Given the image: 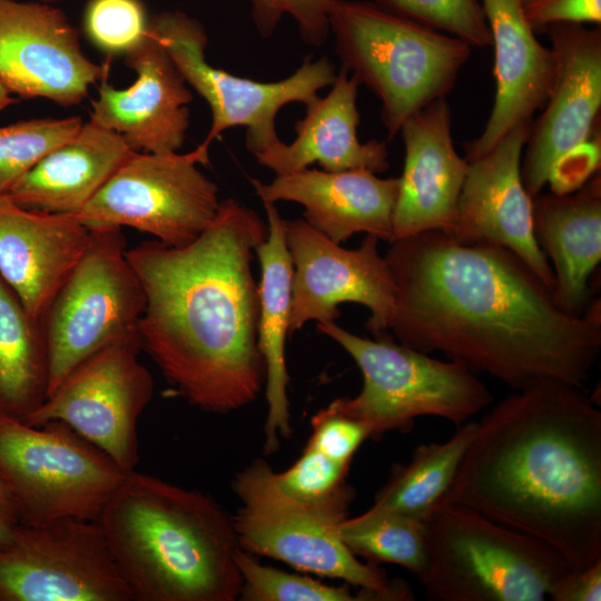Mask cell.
<instances>
[{
    "label": "cell",
    "instance_id": "11",
    "mask_svg": "<svg viewBox=\"0 0 601 601\" xmlns=\"http://www.w3.org/2000/svg\"><path fill=\"white\" fill-rule=\"evenodd\" d=\"M158 38L180 75L208 104L211 125L203 144L209 146L225 130L244 127L246 148L254 155L278 145L276 116L293 102L305 106L318 91L332 86L336 68L327 57H306L290 76L262 82L233 75L209 65L205 50L208 38L203 24L180 11H165L150 19Z\"/></svg>",
    "mask_w": 601,
    "mask_h": 601
},
{
    "label": "cell",
    "instance_id": "40",
    "mask_svg": "<svg viewBox=\"0 0 601 601\" xmlns=\"http://www.w3.org/2000/svg\"><path fill=\"white\" fill-rule=\"evenodd\" d=\"M20 525L12 491L0 470V548L4 546Z\"/></svg>",
    "mask_w": 601,
    "mask_h": 601
},
{
    "label": "cell",
    "instance_id": "14",
    "mask_svg": "<svg viewBox=\"0 0 601 601\" xmlns=\"http://www.w3.org/2000/svg\"><path fill=\"white\" fill-rule=\"evenodd\" d=\"M139 336L98 349L79 363L27 420L61 421L102 450L126 473L139 462L138 422L154 393L140 362Z\"/></svg>",
    "mask_w": 601,
    "mask_h": 601
},
{
    "label": "cell",
    "instance_id": "33",
    "mask_svg": "<svg viewBox=\"0 0 601 601\" xmlns=\"http://www.w3.org/2000/svg\"><path fill=\"white\" fill-rule=\"evenodd\" d=\"M382 8L460 38L472 48L491 46L480 0H373Z\"/></svg>",
    "mask_w": 601,
    "mask_h": 601
},
{
    "label": "cell",
    "instance_id": "24",
    "mask_svg": "<svg viewBox=\"0 0 601 601\" xmlns=\"http://www.w3.org/2000/svg\"><path fill=\"white\" fill-rule=\"evenodd\" d=\"M532 226L553 264L555 304L569 315H583L592 303L590 276L601 259L600 173L572 191L534 196Z\"/></svg>",
    "mask_w": 601,
    "mask_h": 601
},
{
    "label": "cell",
    "instance_id": "12",
    "mask_svg": "<svg viewBox=\"0 0 601 601\" xmlns=\"http://www.w3.org/2000/svg\"><path fill=\"white\" fill-rule=\"evenodd\" d=\"M209 146L185 154L135 152L73 216L87 227H130L174 247L194 242L215 219L216 184L198 165Z\"/></svg>",
    "mask_w": 601,
    "mask_h": 601
},
{
    "label": "cell",
    "instance_id": "30",
    "mask_svg": "<svg viewBox=\"0 0 601 601\" xmlns=\"http://www.w3.org/2000/svg\"><path fill=\"white\" fill-rule=\"evenodd\" d=\"M338 534L353 554L368 562L396 564L416 578L426 565L427 531L424 520L365 511L343 520Z\"/></svg>",
    "mask_w": 601,
    "mask_h": 601
},
{
    "label": "cell",
    "instance_id": "41",
    "mask_svg": "<svg viewBox=\"0 0 601 601\" xmlns=\"http://www.w3.org/2000/svg\"><path fill=\"white\" fill-rule=\"evenodd\" d=\"M17 99L11 97L9 90L0 81V111L14 104Z\"/></svg>",
    "mask_w": 601,
    "mask_h": 601
},
{
    "label": "cell",
    "instance_id": "6",
    "mask_svg": "<svg viewBox=\"0 0 601 601\" xmlns=\"http://www.w3.org/2000/svg\"><path fill=\"white\" fill-rule=\"evenodd\" d=\"M425 523L417 580L431 601H544L572 568L544 542L464 505L441 502Z\"/></svg>",
    "mask_w": 601,
    "mask_h": 601
},
{
    "label": "cell",
    "instance_id": "22",
    "mask_svg": "<svg viewBox=\"0 0 601 601\" xmlns=\"http://www.w3.org/2000/svg\"><path fill=\"white\" fill-rule=\"evenodd\" d=\"M494 49L495 99L481 135L465 144V159L494 148L514 127L533 120L549 97L555 71L551 48L525 20L520 0H480Z\"/></svg>",
    "mask_w": 601,
    "mask_h": 601
},
{
    "label": "cell",
    "instance_id": "39",
    "mask_svg": "<svg viewBox=\"0 0 601 601\" xmlns=\"http://www.w3.org/2000/svg\"><path fill=\"white\" fill-rule=\"evenodd\" d=\"M548 598L553 601H600L601 559L583 568H570L552 584Z\"/></svg>",
    "mask_w": 601,
    "mask_h": 601
},
{
    "label": "cell",
    "instance_id": "36",
    "mask_svg": "<svg viewBox=\"0 0 601 601\" xmlns=\"http://www.w3.org/2000/svg\"><path fill=\"white\" fill-rule=\"evenodd\" d=\"M341 0H250L252 18L263 38L270 37L282 18L290 16L297 24L302 40L314 47L322 46L331 33L329 14Z\"/></svg>",
    "mask_w": 601,
    "mask_h": 601
},
{
    "label": "cell",
    "instance_id": "34",
    "mask_svg": "<svg viewBox=\"0 0 601 601\" xmlns=\"http://www.w3.org/2000/svg\"><path fill=\"white\" fill-rule=\"evenodd\" d=\"M149 24L141 0H89L83 12L86 36L109 57L125 56L139 45Z\"/></svg>",
    "mask_w": 601,
    "mask_h": 601
},
{
    "label": "cell",
    "instance_id": "42",
    "mask_svg": "<svg viewBox=\"0 0 601 601\" xmlns=\"http://www.w3.org/2000/svg\"><path fill=\"white\" fill-rule=\"evenodd\" d=\"M42 2H47V3H56V2H59V1H63V0H41Z\"/></svg>",
    "mask_w": 601,
    "mask_h": 601
},
{
    "label": "cell",
    "instance_id": "17",
    "mask_svg": "<svg viewBox=\"0 0 601 601\" xmlns=\"http://www.w3.org/2000/svg\"><path fill=\"white\" fill-rule=\"evenodd\" d=\"M109 72L83 53L65 12L47 2L0 0V81L23 99L73 106Z\"/></svg>",
    "mask_w": 601,
    "mask_h": 601
},
{
    "label": "cell",
    "instance_id": "7",
    "mask_svg": "<svg viewBox=\"0 0 601 601\" xmlns=\"http://www.w3.org/2000/svg\"><path fill=\"white\" fill-rule=\"evenodd\" d=\"M231 489L240 503L231 519L244 551L298 572L342 580L372 592L377 601L414 600L405 581L390 579L377 563L359 561L339 538L338 525L355 494L324 504L297 502L278 490L274 470L260 457L235 475Z\"/></svg>",
    "mask_w": 601,
    "mask_h": 601
},
{
    "label": "cell",
    "instance_id": "37",
    "mask_svg": "<svg viewBox=\"0 0 601 601\" xmlns=\"http://www.w3.org/2000/svg\"><path fill=\"white\" fill-rule=\"evenodd\" d=\"M312 434L307 444L341 464L349 465L362 443L370 439L367 428L328 405L311 420Z\"/></svg>",
    "mask_w": 601,
    "mask_h": 601
},
{
    "label": "cell",
    "instance_id": "13",
    "mask_svg": "<svg viewBox=\"0 0 601 601\" xmlns=\"http://www.w3.org/2000/svg\"><path fill=\"white\" fill-rule=\"evenodd\" d=\"M555 71L542 112L532 121L521 160V179L531 198L551 183L553 190L574 158L599 164L590 138L601 108V30L583 23L546 27ZM599 144V142H598Z\"/></svg>",
    "mask_w": 601,
    "mask_h": 601
},
{
    "label": "cell",
    "instance_id": "1",
    "mask_svg": "<svg viewBox=\"0 0 601 601\" xmlns=\"http://www.w3.org/2000/svg\"><path fill=\"white\" fill-rule=\"evenodd\" d=\"M394 339L442 353L515 391L541 383L585 388L601 351L600 300L581 316L511 249L463 245L441 230L390 243Z\"/></svg>",
    "mask_w": 601,
    "mask_h": 601
},
{
    "label": "cell",
    "instance_id": "29",
    "mask_svg": "<svg viewBox=\"0 0 601 601\" xmlns=\"http://www.w3.org/2000/svg\"><path fill=\"white\" fill-rule=\"evenodd\" d=\"M475 428L476 421H467L446 441L418 445L407 464L393 465L366 511L425 521L443 501Z\"/></svg>",
    "mask_w": 601,
    "mask_h": 601
},
{
    "label": "cell",
    "instance_id": "4",
    "mask_svg": "<svg viewBox=\"0 0 601 601\" xmlns=\"http://www.w3.org/2000/svg\"><path fill=\"white\" fill-rule=\"evenodd\" d=\"M132 601H235L233 519L209 494L134 470L96 521Z\"/></svg>",
    "mask_w": 601,
    "mask_h": 601
},
{
    "label": "cell",
    "instance_id": "23",
    "mask_svg": "<svg viewBox=\"0 0 601 601\" xmlns=\"http://www.w3.org/2000/svg\"><path fill=\"white\" fill-rule=\"evenodd\" d=\"M89 228L73 215L22 207L0 196V276L41 322L81 258Z\"/></svg>",
    "mask_w": 601,
    "mask_h": 601
},
{
    "label": "cell",
    "instance_id": "5",
    "mask_svg": "<svg viewBox=\"0 0 601 601\" xmlns=\"http://www.w3.org/2000/svg\"><path fill=\"white\" fill-rule=\"evenodd\" d=\"M335 52L381 101L392 140L405 120L454 88L472 47L374 1L341 0L329 14Z\"/></svg>",
    "mask_w": 601,
    "mask_h": 601
},
{
    "label": "cell",
    "instance_id": "26",
    "mask_svg": "<svg viewBox=\"0 0 601 601\" xmlns=\"http://www.w3.org/2000/svg\"><path fill=\"white\" fill-rule=\"evenodd\" d=\"M135 152L119 134L89 120L41 158L7 196L29 209L75 215Z\"/></svg>",
    "mask_w": 601,
    "mask_h": 601
},
{
    "label": "cell",
    "instance_id": "8",
    "mask_svg": "<svg viewBox=\"0 0 601 601\" xmlns=\"http://www.w3.org/2000/svg\"><path fill=\"white\" fill-rule=\"evenodd\" d=\"M361 371L363 385L354 397L336 398L334 411L363 424L371 439L387 432L407 433L415 420L434 416L460 426L493 403L477 374L454 361H442L395 342L353 334L336 322L317 324Z\"/></svg>",
    "mask_w": 601,
    "mask_h": 601
},
{
    "label": "cell",
    "instance_id": "35",
    "mask_svg": "<svg viewBox=\"0 0 601 601\" xmlns=\"http://www.w3.org/2000/svg\"><path fill=\"white\" fill-rule=\"evenodd\" d=\"M349 465L341 464L306 444L300 456L285 471L275 472L278 490L305 504H324L355 494L347 483Z\"/></svg>",
    "mask_w": 601,
    "mask_h": 601
},
{
    "label": "cell",
    "instance_id": "25",
    "mask_svg": "<svg viewBox=\"0 0 601 601\" xmlns=\"http://www.w3.org/2000/svg\"><path fill=\"white\" fill-rule=\"evenodd\" d=\"M325 97L306 106L304 118L295 124L292 144L280 141L255 156L259 165L276 176L295 173L318 164L324 170L365 168L375 174L388 169L386 141L361 142L357 136L359 83L341 67Z\"/></svg>",
    "mask_w": 601,
    "mask_h": 601
},
{
    "label": "cell",
    "instance_id": "9",
    "mask_svg": "<svg viewBox=\"0 0 601 601\" xmlns=\"http://www.w3.org/2000/svg\"><path fill=\"white\" fill-rule=\"evenodd\" d=\"M0 470L20 524L97 521L127 473L61 421L29 425L0 417Z\"/></svg>",
    "mask_w": 601,
    "mask_h": 601
},
{
    "label": "cell",
    "instance_id": "27",
    "mask_svg": "<svg viewBox=\"0 0 601 601\" xmlns=\"http://www.w3.org/2000/svg\"><path fill=\"white\" fill-rule=\"evenodd\" d=\"M263 205L268 235L256 249L260 267L257 337L266 366L264 390L268 410L264 425V451L269 455L278 449L279 437L287 439L292 434L285 345L289 334L293 265L287 248L285 219L275 204Z\"/></svg>",
    "mask_w": 601,
    "mask_h": 601
},
{
    "label": "cell",
    "instance_id": "19",
    "mask_svg": "<svg viewBox=\"0 0 601 601\" xmlns=\"http://www.w3.org/2000/svg\"><path fill=\"white\" fill-rule=\"evenodd\" d=\"M125 63L136 80L116 89L107 72L91 104L90 121L119 134L137 152L178 151L189 126L193 92L150 24L142 41L125 55Z\"/></svg>",
    "mask_w": 601,
    "mask_h": 601
},
{
    "label": "cell",
    "instance_id": "3",
    "mask_svg": "<svg viewBox=\"0 0 601 601\" xmlns=\"http://www.w3.org/2000/svg\"><path fill=\"white\" fill-rule=\"evenodd\" d=\"M442 502L533 536L573 568L601 559V411L562 383L510 394L476 421Z\"/></svg>",
    "mask_w": 601,
    "mask_h": 601
},
{
    "label": "cell",
    "instance_id": "16",
    "mask_svg": "<svg viewBox=\"0 0 601 601\" xmlns=\"http://www.w3.org/2000/svg\"><path fill=\"white\" fill-rule=\"evenodd\" d=\"M287 248L293 265L289 334L308 322H336L343 303L370 309L366 328L386 334L395 309V285L380 239L366 235L354 249L313 228L304 218L285 219Z\"/></svg>",
    "mask_w": 601,
    "mask_h": 601
},
{
    "label": "cell",
    "instance_id": "32",
    "mask_svg": "<svg viewBox=\"0 0 601 601\" xmlns=\"http://www.w3.org/2000/svg\"><path fill=\"white\" fill-rule=\"evenodd\" d=\"M80 117L35 118L0 127V196L48 152L72 138Z\"/></svg>",
    "mask_w": 601,
    "mask_h": 601
},
{
    "label": "cell",
    "instance_id": "31",
    "mask_svg": "<svg viewBox=\"0 0 601 601\" xmlns=\"http://www.w3.org/2000/svg\"><path fill=\"white\" fill-rule=\"evenodd\" d=\"M236 563L242 577L238 600L242 601H377L363 589L352 591V585H329L309 574L287 572L256 560L243 549L236 552Z\"/></svg>",
    "mask_w": 601,
    "mask_h": 601
},
{
    "label": "cell",
    "instance_id": "38",
    "mask_svg": "<svg viewBox=\"0 0 601 601\" xmlns=\"http://www.w3.org/2000/svg\"><path fill=\"white\" fill-rule=\"evenodd\" d=\"M520 4L535 33L559 22H601V0H520Z\"/></svg>",
    "mask_w": 601,
    "mask_h": 601
},
{
    "label": "cell",
    "instance_id": "15",
    "mask_svg": "<svg viewBox=\"0 0 601 601\" xmlns=\"http://www.w3.org/2000/svg\"><path fill=\"white\" fill-rule=\"evenodd\" d=\"M0 601H132L96 521L20 524L0 548Z\"/></svg>",
    "mask_w": 601,
    "mask_h": 601
},
{
    "label": "cell",
    "instance_id": "28",
    "mask_svg": "<svg viewBox=\"0 0 601 601\" xmlns=\"http://www.w3.org/2000/svg\"><path fill=\"white\" fill-rule=\"evenodd\" d=\"M48 385L41 322L0 276V417L27 422L47 397Z\"/></svg>",
    "mask_w": 601,
    "mask_h": 601
},
{
    "label": "cell",
    "instance_id": "21",
    "mask_svg": "<svg viewBox=\"0 0 601 601\" xmlns=\"http://www.w3.org/2000/svg\"><path fill=\"white\" fill-rule=\"evenodd\" d=\"M262 203L293 201L304 219L335 243L365 233L391 242L398 177L380 178L365 168L341 171L305 168L269 183L252 179Z\"/></svg>",
    "mask_w": 601,
    "mask_h": 601
},
{
    "label": "cell",
    "instance_id": "10",
    "mask_svg": "<svg viewBox=\"0 0 601 601\" xmlns=\"http://www.w3.org/2000/svg\"><path fill=\"white\" fill-rule=\"evenodd\" d=\"M88 228L86 250L41 319L49 361L47 395L98 349L138 336L145 292L128 260L121 228Z\"/></svg>",
    "mask_w": 601,
    "mask_h": 601
},
{
    "label": "cell",
    "instance_id": "2",
    "mask_svg": "<svg viewBox=\"0 0 601 601\" xmlns=\"http://www.w3.org/2000/svg\"><path fill=\"white\" fill-rule=\"evenodd\" d=\"M267 235L258 213L227 198L188 245L154 239L127 248L146 299L138 324L141 351L200 411L240 410L265 387L252 263Z\"/></svg>",
    "mask_w": 601,
    "mask_h": 601
},
{
    "label": "cell",
    "instance_id": "20",
    "mask_svg": "<svg viewBox=\"0 0 601 601\" xmlns=\"http://www.w3.org/2000/svg\"><path fill=\"white\" fill-rule=\"evenodd\" d=\"M400 134L405 158L391 242L430 230L446 234L453 225L469 167L453 144L446 97L408 117Z\"/></svg>",
    "mask_w": 601,
    "mask_h": 601
},
{
    "label": "cell",
    "instance_id": "18",
    "mask_svg": "<svg viewBox=\"0 0 601 601\" xmlns=\"http://www.w3.org/2000/svg\"><path fill=\"white\" fill-rule=\"evenodd\" d=\"M532 121L519 124L489 152L467 161L455 218L446 235L463 245L511 249L553 293V270L535 240L532 198L521 179L522 154Z\"/></svg>",
    "mask_w": 601,
    "mask_h": 601
}]
</instances>
